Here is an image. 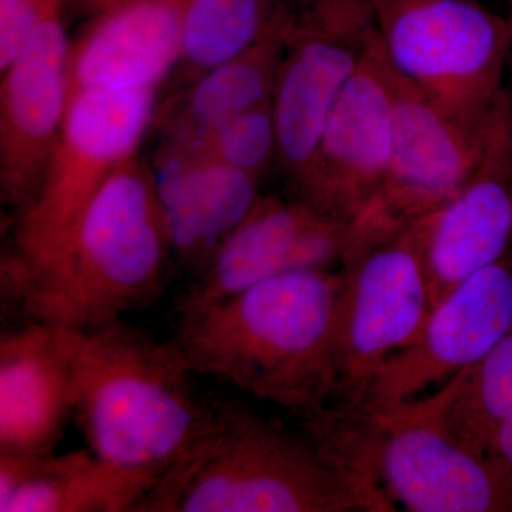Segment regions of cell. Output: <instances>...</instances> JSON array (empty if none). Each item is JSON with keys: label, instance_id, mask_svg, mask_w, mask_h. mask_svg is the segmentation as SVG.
Masks as SVG:
<instances>
[{"label": "cell", "instance_id": "83f0119b", "mask_svg": "<svg viewBox=\"0 0 512 512\" xmlns=\"http://www.w3.org/2000/svg\"><path fill=\"white\" fill-rule=\"evenodd\" d=\"M507 6H508L507 20H508V23H510V26L512 29V0H507Z\"/></svg>", "mask_w": 512, "mask_h": 512}, {"label": "cell", "instance_id": "277c9868", "mask_svg": "<svg viewBox=\"0 0 512 512\" xmlns=\"http://www.w3.org/2000/svg\"><path fill=\"white\" fill-rule=\"evenodd\" d=\"M192 376L174 339L104 323L80 332L73 420L93 453L150 490L210 421L212 399Z\"/></svg>", "mask_w": 512, "mask_h": 512}, {"label": "cell", "instance_id": "7a4b0ae2", "mask_svg": "<svg viewBox=\"0 0 512 512\" xmlns=\"http://www.w3.org/2000/svg\"><path fill=\"white\" fill-rule=\"evenodd\" d=\"M382 490L308 436L234 399H212L207 427L134 512H386Z\"/></svg>", "mask_w": 512, "mask_h": 512}, {"label": "cell", "instance_id": "603a6c76", "mask_svg": "<svg viewBox=\"0 0 512 512\" xmlns=\"http://www.w3.org/2000/svg\"><path fill=\"white\" fill-rule=\"evenodd\" d=\"M185 148L238 168L261 180L278 157V134L272 100L227 121L197 140L161 143Z\"/></svg>", "mask_w": 512, "mask_h": 512}, {"label": "cell", "instance_id": "6da1fadb", "mask_svg": "<svg viewBox=\"0 0 512 512\" xmlns=\"http://www.w3.org/2000/svg\"><path fill=\"white\" fill-rule=\"evenodd\" d=\"M173 256L153 168L136 156L55 239L3 249L2 301L23 320L86 332L156 301Z\"/></svg>", "mask_w": 512, "mask_h": 512}, {"label": "cell", "instance_id": "7c38bea8", "mask_svg": "<svg viewBox=\"0 0 512 512\" xmlns=\"http://www.w3.org/2000/svg\"><path fill=\"white\" fill-rule=\"evenodd\" d=\"M356 245L355 224L295 197H261L194 274L178 303V320L276 276L343 264Z\"/></svg>", "mask_w": 512, "mask_h": 512}, {"label": "cell", "instance_id": "ac0fdd59", "mask_svg": "<svg viewBox=\"0 0 512 512\" xmlns=\"http://www.w3.org/2000/svg\"><path fill=\"white\" fill-rule=\"evenodd\" d=\"M151 168L174 256L197 274L261 200L259 178L168 144Z\"/></svg>", "mask_w": 512, "mask_h": 512}, {"label": "cell", "instance_id": "4fadbf2b", "mask_svg": "<svg viewBox=\"0 0 512 512\" xmlns=\"http://www.w3.org/2000/svg\"><path fill=\"white\" fill-rule=\"evenodd\" d=\"M511 330L512 262L504 256L431 309L412 345L394 353L377 373L362 413L410 402L443 386L477 365Z\"/></svg>", "mask_w": 512, "mask_h": 512}, {"label": "cell", "instance_id": "484cf974", "mask_svg": "<svg viewBox=\"0 0 512 512\" xmlns=\"http://www.w3.org/2000/svg\"><path fill=\"white\" fill-rule=\"evenodd\" d=\"M117 2H120V0H70L69 3H72L80 15L92 19L104 10L116 5Z\"/></svg>", "mask_w": 512, "mask_h": 512}, {"label": "cell", "instance_id": "9a60e30c", "mask_svg": "<svg viewBox=\"0 0 512 512\" xmlns=\"http://www.w3.org/2000/svg\"><path fill=\"white\" fill-rule=\"evenodd\" d=\"M63 9L43 20L2 73L0 197L15 217L35 201L66 119L72 40Z\"/></svg>", "mask_w": 512, "mask_h": 512}, {"label": "cell", "instance_id": "ba28073f", "mask_svg": "<svg viewBox=\"0 0 512 512\" xmlns=\"http://www.w3.org/2000/svg\"><path fill=\"white\" fill-rule=\"evenodd\" d=\"M284 45L274 106L279 161H311L333 103L377 39L370 0H278L268 26Z\"/></svg>", "mask_w": 512, "mask_h": 512}, {"label": "cell", "instance_id": "8fae6325", "mask_svg": "<svg viewBox=\"0 0 512 512\" xmlns=\"http://www.w3.org/2000/svg\"><path fill=\"white\" fill-rule=\"evenodd\" d=\"M394 74L379 35L333 103L311 163L292 197L357 224L375 201L393 143Z\"/></svg>", "mask_w": 512, "mask_h": 512}, {"label": "cell", "instance_id": "44dd1931", "mask_svg": "<svg viewBox=\"0 0 512 512\" xmlns=\"http://www.w3.org/2000/svg\"><path fill=\"white\" fill-rule=\"evenodd\" d=\"M512 413V330L477 365L451 379L444 427L461 446L488 457L495 433Z\"/></svg>", "mask_w": 512, "mask_h": 512}, {"label": "cell", "instance_id": "d4e9b609", "mask_svg": "<svg viewBox=\"0 0 512 512\" xmlns=\"http://www.w3.org/2000/svg\"><path fill=\"white\" fill-rule=\"evenodd\" d=\"M488 457L500 467L512 485V413L495 433Z\"/></svg>", "mask_w": 512, "mask_h": 512}, {"label": "cell", "instance_id": "52a82bcc", "mask_svg": "<svg viewBox=\"0 0 512 512\" xmlns=\"http://www.w3.org/2000/svg\"><path fill=\"white\" fill-rule=\"evenodd\" d=\"M343 284L330 338L332 393L325 409H365L384 363L412 345L431 312L419 225L360 245L343 262Z\"/></svg>", "mask_w": 512, "mask_h": 512}, {"label": "cell", "instance_id": "cb8c5ba5", "mask_svg": "<svg viewBox=\"0 0 512 512\" xmlns=\"http://www.w3.org/2000/svg\"><path fill=\"white\" fill-rule=\"evenodd\" d=\"M64 0H0V70L15 62L47 16Z\"/></svg>", "mask_w": 512, "mask_h": 512}, {"label": "cell", "instance_id": "4316f807", "mask_svg": "<svg viewBox=\"0 0 512 512\" xmlns=\"http://www.w3.org/2000/svg\"><path fill=\"white\" fill-rule=\"evenodd\" d=\"M505 99H507L508 110L512 120V50L510 60H508L507 76H505L504 84Z\"/></svg>", "mask_w": 512, "mask_h": 512}, {"label": "cell", "instance_id": "2e32d148", "mask_svg": "<svg viewBox=\"0 0 512 512\" xmlns=\"http://www.w3.org/2000/svg\"><path fill=\"white\" fill-rule=\"evenodd\" d=\"M80 332L23 320L0 336V451L53 453L73 419Z\"/></svg>", "mask_w": 512, "mask_h": 512}, {"label": "cell", "instance_id": "5bb4252c", "mask_svg": "<svg viewBox=\"0 0 512 512\" xmlns=\"http://www.w3.org/2000/svg\"><path fill=\"white\" fill-rule=\"evenodd\" d=\"M416 222L431 309L504 258L512 239V120L504 90L473 173L446 204Z\"/></svg>", "mask_w": 512, "mask_h": 512}, {"label": "cell", "instance_id": "ffe728a7", "mask_svg": "<svg viewBox=\"0 0 512 512\" xmlns=\"http://www.w3.org/2000/svg\"><path fill=\"white\" fill-rule=\"evenodd\" d=\"M282 57L281 39L266 28L254 45L175 90L154 116L161 143L197 140L274 99Z\"/></svg>", "mask_w": 512, "mask_h": 512}, {"label": "cell", "instance_id": "f1b7e54d", "mask_svg": "<svg viewBox=\"0 0 512 512\" xmlns=\"http://www.w3.org/2000/svg\"><path fill=\"white\" fill-rule=\"evenodd\" d=\"M64 2L69 3V2H70V0H64Z\"/></svg>", "mask_w": 512, "mask_h": 512}, {"label": "cell", "instance_id": "e0dca14e", "mask_svg": "<svg viewBox=\"0 0 512 512\" xmlns=\"http://www.w3.org/2000/svg\"><path fill=\"white\" fill-rule=\"evenodd\" d=\"M192 0H120L70 46V94L90 87H160L183 52Z\"/></svg>", "mask_w": 512, "mask_h": 512}, {"label": "cell", "instance_id": "d6986e66", "mask_svg": "<svg viewBox=\"0 0 512 512\" xmlns=\"http://www.w3.org/2000/svg\"><path fill=\"white\" fill-rule=\"evenodd\" d=\"M147 491L89 447L43 456L0 451V512H134Z\"/></svg>", "mask_w": 512, "mask_h": 512}, {"label": "cell", "instance_id": "8992f818", "mask_svg": "<svg viewBox=\"0 0 512 512\" xmlns=\"http://www.w3.org/2000/svg\"><path fill=\"white\" fill-rule=\"evenodd\" d=\"M397 76L471 124L490 120L503 94L512 29L478 0H370Z\"/></svg>", "mask_w": 512, "mask_h": 512}, {"label": "cell", "instance_id": "9c48e42d", "mask_svg": "<svg viewBox=\"0 0 512 512\" xmlns=\"http://www.w3.org/2000/svg\"><path fill=\"white\" fill-rule=\"evenodd\" d=\"M156 87H90L70 94L59 140L35 201L15 217L16 251L42 247L76 221L153 127Z\"/></svg>", "mask_w": 512, "mask_h": 512}, {"label": "cell", "instance_id": "5b68a950", "mask_svg": "<svg viewBox=\"0 0 512 512\" xmlns=\"http://www.w3.org/2000/svg\"><path fill=\"white\" fill-rule=\"evenodd\" d=\"M451 379L421 399L330 424L319 446L413 512H512V485L490 457L444 427Z\"/></svg>", "mask_w": 512, "mask_h": 512}, {"label": "cell", "instance_id": "3957f363", "mask_svg": "<svg viewBox=\"0 0 512 512\" xmlns=\"http://www.w3.org/2000/svg\"><path fill=\"white\" fill-rule=\"evenodd\" d=\"M342 269L276 276L178 320L194 375L212 377L302 420L328 406L330 338Z\"/></svg>", "mask_w": 512, "mask_h": 512}, {"label": "cell", "instance_id": "7402d4cb", "mask_svg": "<svg viewBox=\"0 0 512 512\" xmlns=\"http://www.w3.org/2000/svg\"><path fill=\"white\" fill-rule=\"evenodd\" d=\"M278 0H192L183 52L175 66L178 89L254 45Z\"/></svg>", "mask_w": 512, "mask_h": 512}, {"label": "cell", "instance_id": "30bf717a", "mask_svg": "<svg viewBox=\"0 0 512 512\" xmlns=\"http://www.w3.org/2000/svg\"><path fill=\"white\" fill-rule=\"evenodd\" d=\"M393 74L392 154L379 194L356 224L357 247L446 204L483 156L490 127L491 117L484 124L467 123Z\"/></svg>", "mask_w": 512, "mask_h": 512}]
</instances>
